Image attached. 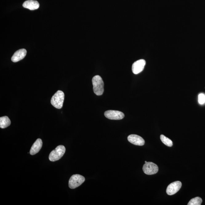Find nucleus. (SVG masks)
<instances>
[{"label": "nucleus", "mask_w": 205, "mask_h": 205, "mask_svg": "<svg viewBox=\"0 0 205 205\" xmlns=\"http://www.w3.org/2000/svg\"><path fill=\"white\" fill-rule=\"evenodd\" d=\"M105 116L111 120H119L123 119L124 115L122 112L115 110H108L105 111Z\"/></svg>", "instance_id": "nucleus-6"}, {"label": "nucleus", "mask_w": 205, "mask_h": 205, "mask_svg": "<svg viewBox=\"0 0 205 205\" xmlns=\"http://www.w3.org/2000/svg\"><path fill=\"white\" fill-rule=\"evenodd\" d=\"M27 51L24 49L18 50L15 52L11 58V61L13 62H17L24 58L26 55Z\"/></svg>", "instance_id": "nucleus-10"}, {"label": "nucleus", "mask_w": 205, "mask_h": 205, "mask_svg": "<svg viewBox=\"0 0 205 205\" xmlns=\"http://www.w3.org/2000/svg\"><path fill=\"white\" fill-rule=\"evenodd\" d=\"M128 140L130 143L136 146H142L145 144V141L140 136L136 135H131L128 136Z\"/></svg>", "instance_id": "nucleus-9"}, {"label": "nucleus", "mask_w": 205, "mask_h": 205, "mask_svg": "<svg viewBox=\"0 0 205 205\" xmlns=\"http://www.w3.org/2000/svg\"><path fill=\"white\" fill-rule=\"evenodd\" d=\"M11 121L7 116H3L0 118V127L5 128L10 125Z\"/></svg>", "instance_id": "nucleus-13"}, {"label": "nucleus", "mask_w": 205, "mask_h": 205, "mask_svg": "<svg viewBox=\"0 0 205 205\" xmlns=\"http://www.w3.org/2000/svg\"><path fill=\"white\" fill-rule=\"evenodd\" d=\"M160 139L163 143L165 145L168 147H172L173 145V142L169 138L164 136V135H161L160 137Z\"/></svg>", "instance_id": "nucleus-14"}, {"label": "nucleus", "mask_w": 205, "mask_h": 205, "mask_svg": "<svg viewBox=\"0 0 205 205\" xmlns=\"http://www.w3.org/2000/svg\"><path fill=\"white\" fill-rule=\"evenodd\" d=\"M198 102L201 105L205 103V95L203 94H200L198 96Z\"/></svg>", "instance_id": "nucleus-16"}, {"label": "nucleus", "mask_w": 205, "mask_h": 205, "mask_svg": "<svg viewBox=\"0 0 205 205\" xmlns=\"http://www.w3.org/2000/svg\"><path fill=\"white\" fill-rule=\"evenodd\" d=\"M143 170L146 175H151L157 173L159 171V167L153 163L147 162L143 165Z\"/></svg>", "instance_id": "nucleus-5"}, {"label": "nucleus", "mask_w": 205, "mask_h": 205, "mask_svg": "<svg viewBox=\"0 0 205 205\" xmlns=\"http://www.w3.org/2000/svg\"><path fill=\"white\" fill-rule=\"evenodd\" d=\"M64 96V93L62 91H57L52 97L51 101L52 105L57 109H61L63 107Z\"/></svg>", "instance_id": "nucleus-2"}, {"label": "nucleus", "mask_w": 205, "mask_h": 205, "mask_svg": "<svg viewBox=\"0 0 205 205\" xmlns=\"http://www.w3.org/2000/svg\"><path fill=\"white\" fill-rule=\"evenodd\" d=\"M181 187L182 183L180 181L172 182L167 187V193L169 195H175L180 190Z\"/></svg>", "instance_id": "nucleus-7"}, {"label": "nucleus", "mask_w": 205, "mask_h": 205, "mask_svg": "<svg viewBox=\"0 0 205 205\" xmlns=\"http://www.w3.org/2000/svg\"><path fill=\"white\" fill-rule=\"evenodd\" d=\"M147 162H146V161H145V163H147Z\"/></svg>", "instance_id": "nucleus-17"}, {"label": "nucleus", "mask_w": 205, "mask_h": 205, "mask_svg": "<svg viewBox=\"0 0 205 205\" xmlns=\"http://www.w3.org/2000/svg\"><path fill=\"white\" fill-rule=\"evenodd\" d=\"M84 176L79 175H74L70 179L68 185L71 189H74L80 186L85 181Z\"/></svg>", "instance_id": "nucleus-4"}, {"label": "nucleus", "mask_w": 205, "mask_h": 205, "mask_svg": "<svg viewBox=\"0 0 205 205\" xmlns=\"http://www.w3.org/2000/svg\"><path fill=\"white\" fill-rule=\"evenodd\" d=\"M146 64V61L144 59L138 60L133 63L132 66L133 74H136L141 73L144 70Z\"/></svg>", "instance_id": "nucleus-8"}, {"label": "nucleus", "mask_w": 205, "mask_h": 205, "mask_svg": "<svg viewBox=\"0 0 205 205\" xmlns=\"http://www.w3.org/2000/svg\"><path fill=\"white\" fill-rule=\"evenodd\" d=\"M93 90L96 95H101L104 92V82L102 78L99 75H96L92 79Z\"/></svg>", "instance_id": "nucleus-1"}, {"label": "nucleus", "mask_w": 205, "mask_h": 205, "mask_svg": "<svg viewBox=\"0 0 205 205\" xmlns=\"http://www.w3.org/2000/svg\"><path fill=\"white\" fill-rule=\"evenodd\" d=\"M43 142L41 139H38L34 143L30 150V154L31 155H34L38 153L42 147Z\"/></svg>", "instance_id": "nucleus-12"}, {"label": "nucleus", "mask_w": 205, "mask_h": 205, "mask_svg": "<svg viewBox=\"0 0 205 205\" xmlns=\"http://www.w3.org/2000/svg\"><path fill=\"white\" fill-rule=\"evenodd\" d=\"M66 148L62 145L58 146L54 150L52 151L50 154V160L51 162L59 160L62 157L66 152Z\"/></svg>", "instance_id": "nucleus-3"}, {"label": "nucleus", "mask_w": 205, "mask_h": 205, "mask_svg": "<svg viewBox=\"0 0 205 205\" xmlns=\"http://www.w3.org/2000/svg\"><path fill=\"white\" fill-rule=\"evenodd\" d=\"M22 6L26 9L33 10L38 9L39 7L40 4L38 2L36 1L27 0L24 2L22 4Z\"/></svg>", "instance_id": "nucleus-11"}, {"label": "nucleus", "mask_w": 205, "mask_h": 205, "mask_svg": "<svg viewBox=\"0 0 205 205\" xmlns=\"http://www.w3.org/2000/svg\"><path fill=\"white\" fill-rule=\"evenodd\" d=\"M202 201V199L201 198L197 197L190 200L188 205H201Z\"/></svg>", "instance_id": "nucleus-15"}]
</instances>
